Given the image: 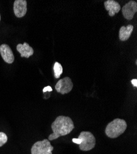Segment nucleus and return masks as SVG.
I'll return each instance as SVG.
<instances>
[{
  "label": "nucleus",
  "mask_w": 137,
  "mask_h": 154,
  "mask_svg": "<svg viewBox=\"0 0 137 154\" xmlns=\"http://www.w3.org/2000/svg\"><path fill=\"white\" fill-rule=\"evenodd\" d=\"M54 76L55 79H59L60 75L63 73V67L61 65L56 62L54 66Z\"/></svg>",
  "instance_id": "12"
},
{
  "label": "nucleus",
  "mask_w": 137,
  "mask_h": 154,
  "mask_svg": "<svg viewBox=\"0 0 137 154\" xmlns=\"http://www.w3.org/2000/svg\"><path fill=\"white\" fill-rule=\"evenodd\" d=\"M133 30V26L132 25H129L127 27H121L119 32V37L120 40L122 42H126L128 40Z\"/></svg>",
  "instance_id": "11"
},
{
  "label": "nucleus",
  "mask_w": 137,
  "mask_h": 154,
  "mask_svg": "<svg viewBox=\"0 0 137 154\" xmlns=\"http://www.w3.org/2000/svg\"><path fill=\"white\" fill-rule=\"evenodd\" d=\"M51 128L53 133L49 136L48 140L49 141L70 134L74 130V125L70 117L61 115L56 118L52 123Z\"/></svg>",
  "instance_id": "1"
},
{
  "label": "nucleus",
  "mask_w": 137,
  "mask_h": 154,
  "mask_svg": "<svg viewBox=\"0 0 137 154\" xmlns=\"http://www.w3.org/2000/svg\"><path fill=\"white\" fill-rule=\"evenodd\" d=\"M7 141V135L3 133L0 132V147L4 145Z\"/></svg>",
  "instance_id": "13"
},
{
  "label": "nucleus",
  "mask_w": 137,
  "mask_h": 154,
  "mask_svg": "<svg viewBox=\"0 0 137 154\" xmlns=\"http://www.w3.org/2000/svg\"><path fill=\"white\" fill-rule=\"evenodd\" d=\"M54 147L51 145L48 139H44L41 141L35 143L31 149V154H52Z\"/></svg>",
  "instance_id": "4"
},
{
  "label": "nucleus",
  "mask_w": 137,
  "mask_h": 154,
  "mask_svg": "<svg viewBox=\"0 0 137 154\" xmlns=\"http://www.w3.org/2000/svg\"><path fill=\"white\" fill-rule=\"evenodd\" d=\"M137 12V3L135 1H130L122 8L124 17L128 20H131Z\"/></svg>",
  "instance_id": "6"
},
{
  "label": "nucleus",
  "mask_w": 137,
  "mask_h": 154,
  "mask_svg": "<svg viewBox=\"0 0 137 154\" xmlns=\"http://www.w3.org/2000/svg\"><path fill=\"white\" fill-rule=\"evenodd\" d=\"M0 54L3 60L7 63H12L14 61V56L10 48L6 44L0 46Z\"/></svg>",
  "instance_id": "8"
},
{
  "label": "nucleus",
  "mask_w": 137,
  "mask_h": 154,
  "mask_svg": "<svg viewBox=\"0 0 137 154\" xmlns=\"http://www.w3.org/2000/svg\"><path fill=\"white\" fill-rule=\"evenodd\" d=\"M0 20H1V15H0Z\"/></svg>",
  "instance_id": "17"
},
{
  "label": "nucleus",
  "mask_w": 137,
  "mask_h": 154,
  "mask_svg": "<svg viewBox=\"0 0 137 154\" xmlns=\"http://www.w3.org/2000/svg\"><path fill=\"white\" fill-rule=\"evenodd\" d=\"M81 140V143L79 144V148L82 151H89L93 149L96 144L95 137L90 131H82L78 136Z\"/></svg>",
  "instance_id": "3"
},
{
  "label": "nucleus",
  "mask_w": 137,
  "mask_h": 154,
  "mask_svg": "<svg viewBox=\"0 0 137 154\" xmlns=\"http://www.w3.org/2000/svg\"><path fill=\"white\" fill-rule=\"evenodd\" d=\"M72 141L73 143L78 144H80L81 143V140L79 139V138H73L72 139Z\"/></svg>",
  "instance_id": "14"
},
{
  "label": "nucleus",
  "mask_w": 137,
  "mask_h": 154,
  "mask_svg": "<svg viewBox=\"0 0 137 154\" xmlns=\"http://www.w3.org/2000/svg\"><path fill=\"white\" fill-rule=\"evenodd\" d=\"M127 127V123L124 120L115 119L106 126L105 129L106 135L109 138H116L125 132Z\"/></svg>",
  "instance_id": "2"
},
{
  "label": "nucleus",
  "mask_w": 137,
  "mask_h": 154,
  "mask_svg": "<svg viewBox=\"0 0 137 154\" xmlns=\"http://www.w3.org/2000/svg\"><path fill=\"white\" fill-rule=\"evenodd\" d=\"M17 50L20 54L22 57L29 58L34 53L33 49L27 43L25 42L23 45L19 44L17 46Z\"/></svg>",
  "instance_id": "10"
},
{
  "label": "nucleus",
  "mask_w": 137,
  "mask_h": 154,
  "mask_svg": "<svg viewBox=\"0 0 137 154\" xmlns=\"http://www.w3.org/2000/svg\"><path fill=\"white\" fill-rule=\"evenodd\" d=\"M14 12L16 16L21 18L27 12V2L25 0H16L14 3Z\"/></svg>",
  "instance_id": "7"
},
{
  "label": "nucleus",
  "mask_w": 137,
  "mask_h": 154,
  "mask_svg": "<svg viewBox=\"0 0 137 154\" xmlns=\"http://www.w3.org/2000/svg\"><path fill=\"white\" fill-rule=\"evenodd\" d=\"M105 9L108 11L109 16L113 17L116 14L118 13L121 9V7L119 3L114 0H107L104 3Z\"/></svg>",
  "instance_id": "9"
},
{
  "label": "nucleus",
  "mask_w": 137,
  "mask_h": 154,
  "mask_svg": "<svg viewBox=\"0 0 137 154\" xmlns=\"http://www.w3.org/2000/svg\"><path fill=\"white\" fill-rule=\"evenodd\" d=\"M132 85L135 86V87H136L137 86V80L136 79H133L132 81H131Z\"/></svg>",
  "instance_id": "16"
},
{
  "label": "nucleus",
  "mask_w": 137,
  "mask_h": 154,
  "mask_svg": "<svg viewBox=\"0 0 137 154\" xmlns=\"http://www.w3.org/2000/svg\"><path fill=\"white\" fill-rule=\"evenodd\" d=\"M73 87V83L71 79L68 76L60 79L58 81L55 86L56 91L61 94L69 93L72 90Z\"/></svg>",
  "instance_id": "5"
},
{
  "label": "nucleus",
  "mask_w": 137,
  "mask_h": 154,
  "mask_svg": "<svg viewBox=\"0 0 137 154\" xmlns=\"http://www.w3.org/2000/svg\"><path fill=\"white\" fill-rule=\"evenodd\" d=\"M47 91H49V92H51V91H52V88L51 87V86H47V87H46V88H44V89H43V92L44 93H45V92H47Z\"/></svg>",
  "instance_id": "15"
}]
</instances>
